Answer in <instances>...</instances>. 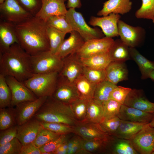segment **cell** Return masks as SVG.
Returning a JSON list of instances; mask_svg holds the SVG:
<instances>
[{
  "label": "cell",
  "instance_id": "1",
  "mask_svg": "<svg viewBox=\"0 0 154 154\" xmlns=\"http://www.w3.org/2000/svg\"><path fill=\"white\" fill-rule=\"evenodd\" d=\"M46 21L33 16L16 25L19 44L31 55L50 50Z\"/></svg>",
  "mask_w": 154,
  "mask_h": 154
},
{
  "label": "cell",
  "instance_id": "2",
  "mask_svg": "<svg viewBox=\"0 0 154 154\" xmlns=\"http://www.w3.org/2000/svg\"><path fill=\"white\" fill-rule=\"evenodd\" d=\"M30 56L17 43L0 51V74L23 82L34 74L31 68Z\"/></svg>",
  "mask_w": 154,
  "mask_h": 154
},
{
  "label": "cell",
  "instance_id": "3",
  "mask_svg": "<svg viewBox=\"0 0 154 154\" xmlns=\"http://www.w3.org/2000/svg\"><path fill=\"white\" fill-rule=\"evenodd\" d=\"M34 117L40 121L60 123L72 126L78 122L70 104L59 101L52 96L48 97Z\"/></svg>",
  "mask_w": 154,
  "mask_h": 154
},
{
  "label": "cell",
  "instance_id": "4",
  "mask_svg": "<svg viewBox=\"0 0 154 154\" xmlns=\"http://www.w3.org/2000/svg\"><path fill=\"white\" fill-rule=\"evenodd\" d=\"M31 68L33 74L59 73L63 66L62 59L50 50L31 55Z\"/></svg>",
  "mask_w": 154,
  "mask_h": 154
},
{
  "label": "cell",
  "instance_id": "5",
  "mask_svg": "<svg viewBox=\"0 0 154 154\" xmlns=\"http://www.w3.org/2000/svg\"><path fill=\"white\" fill-rule=\"evenodd\" d=\"M58 74H34L23 82L37 98L51 96L56 87Z\"/></svg>",
  "mask_w": 154,
  "mask_h": 154
},
{
  "label": "cell",
  "instance_id": "6",
  "mask_svg": "<svg viewBox=\"0 0 154 154\" xmlns=\"http://www.w3.org/2000/svg\"><path fill=\"white\" fill-rule=\"evenodd\" d=\"M65 15L72 31L78 33L85 41L105 37L100 29L97 27L93 28L89 26L82 14L76 11L75 8L69 9Z\"/></svg>",
  "mask_w": 154,
  "mask_h": 154
},
{
  "label": "cell",
  "instance_id": "7",
  "mask_svg": "<svg viewBox=\"0 0 154 154\" xmlns=\"http://www.w3.org/2000/svg\"><path fill=\"white\" fill-rule=\"evenodd\" d=\"M117 26L120 39L129 47L138 46L144 41L146 32L142 27L130 25L120 19Z\"/></svg>",
  "mask_w": 154,
  "mask_h": 154
},
{
  "label": "cell",
  "instance_id": "8",
  "mask_svg": "<svg viewBox=\"0 0 154 154\" xmlns=\"http://www.w3.org/2000/svg\"><path fill=\"white\" fill-rule=\"evenodd\" d=\"M33 16L23 9L16 0H5L0 4V20L16 25Z\"/></svg>",
  "mask_w": 154,
  "mask_h": 154
},
{
  "label": "cell",
  "instance_id": "9",
  "mask_svg": "<svg viewBox=\"0 0 154 154\" xmlns=\"http://www.w3.org/2000/svg\"><path fill=\"white\" fill-rule=\"evenodd\" d=\"M129 140L139 154H154V127L149 123Z\"/></svg>",
  "mask_w": 154,
  "mask_h": 154
},
{
  "label": "cell",
  "instance_id": "10",
  "mask_svg": "<svg viewBox=\"0 0 154 154\" xmlns=\"http://www.w3.org/2000/svg\"><path fill=\"white\" fill-rule=\"evenodd\" d=\"M47 98H37L35 100L23 102L16 106L14 108L17 125L23 124L33 118Z\"/></svg>",
  "mask_w": 154,
  "mask_h": 154
},
{
  "label": "cell",
  "instance_id": "11",
  "mask_svg": "<svg viewBox=\"0 0 154 154\" xmlns=\"http://www.w3.org/2000/svg\"><path fill=\"white\" fill-rule=\"evenodd\" d=\"M114 41L112 38L106 37L92 39L85 41L76 53L80 58H83L108 52Z\"/></svg>",
  "mask_w": 154,
  "mask_h": 154
},
{
  "label": "cell",
  "instance_id": "12",
  "mask_svg": "<svg viewBox=\"0 0 154 154\" xmlns=\"http://www.w3.org/2000/svg\"><path fill=\"white\" fill-rule=\"evenodd\" d=\"M5 77L12 93L11 107H14L23 102L35 100L37 98L23 82L13 77Z\"/></svg>",
  "mask_w": 154,
  "mask_h": 154
},
{
  "label": "cell",
  "instance_id": "13",
  "mask_svg": "<svg viewBox=\"0 0 154 154\" xmlns=\"http://www.w3.org/2000/svg\"><path fill=\"white\" fill-rule=\"evenodd\" d=\"M62 68L58 76L68 81L74 83L83 74L84 66L76 53L69 55L62 59Z\"/></svg>",
  "mask_w": 154,
  "mask_h": 154
},
{
  "label": "cell",
  "instance_id": "14",
  "mask_svg": "<svg viewBox=\"0 0 154 154\" xmlns=\"http://www.w3.org/2000/svg\"><path fill=\"white\" fill-rule=\"evenodd\" d=\"M120 18L119 14L114 13L101 17L92 16L89 24L93 27H100L105 37L112 38L119 36L117 24Z\"/></svg>",
  "mask_w": 154,
  "mask_h": 154
},
{
  "label": "cell",
  "instance_id": "15",
  "mask_svg": "<svg viewBox=\"0 0 154 154\" xmlns=\"http://www.w3.org/2000/svg\"><path fill=\"white\" fill-rule=\"evenodd\" d=\"M73 127V133L84 140L105 139L110 135L103 129L98 123L78 122Z\"/></svg>",
  "mask_w": 154,
  "mask_h": 154
},
{
  "label": "cell",
  "instance_id": "16",
  "mask_svg": "<svg viewBox=\"0 0 154 154\" xmlns=\"http://www.w3.org/2000/svg\"><path fill=\"white\" fill-rule=\"evenodd\" d=\"M52 96L59 101L68 104L79 98L74 83L69 82L59 76L56 87Z\"/></svg>",
  "mask_w": 154,
  "mask_h": 154
},
{
  "label": "cell",
  "instance_id": "17",
  "mask_svg": "<svg viewBox=\"0 0 154 154\" xmlns=\"http://www.w3.org/2000/svg\"><path fill=\"white\" fill-rule=\"evenodd\" d=\"M16 137L23 145L32 143L43 127L40 121L33 117L21 125H17Z\"/></svg>",
  "mask_w": 154,
  "mask_h": 154
},
{
  "label": "cell",
  "instance_id": "18",
  "mask_svg": "<svg viewBox=\"0 0 154 154\" xmlns=\"http://www.w3.org/2000/svg\"><path fill=\"white\" fill-rule=\"evenodd\" d=\"M124 104L154 114V103L149 101L141 90L131 89L125 99Z\"/></svg>",
  "mask_w": 154,
  "mask_h": 154
},
{
  "label": "cell",
  "instance_id": "19",
  "mask_svg": "<svg viewBox=\"0 0 154 154\" xmlns=\"http://www.w3.org/2000/svg\"><path fill=\"white\" fill-rule=\"evenodd\" d=\"M41 8L35 16L46 21L54 15H65L67 10L65 2L67 0H42Z\"/></svg>",
  "mask_w": 154,
  "mask_h": 154
},
{
  "label": "cell",
  "instance_id": "20",
  "mask_svg": "<svg viewBox=\"0 0 154 154\" xmlns=\"http://www.w3.org/2000/svg\"><path fill=\"white\" fill-rule=\"evenodd\" d=\"M70 33L69 37L64 40L56 54L62 59L76 53L85 41L77 32L72 31Z\"/></svg>",
  "mask_w": 154,
  "mask_h": 154
},
{
  "label": "cell",
  "instance_id": "21",
  "mask_svg": "<svg viewBox=\"0 0 154 154\" xmlns=\"http://www.w3.org/2000/svg\"><path fill=\"white\" fill-rule=\"evenodd\" d=\"M154 116V114L123 104L121 106L117 116L121 120L148 123L151 121Z\"/></svg>",
  "mask_w": 154,
  "mask_h": 154
},
{
  "label": "cell",
  "instance_id": "22",
  "mask_svg": "<svg viewBox=\"0 0 154 154\" xmlns=\"http://www.w3.org/2000/svg\"><path fill=\"white\" fill-rule=\"evenodd\" d=\"M16 25L12 23L0 20V51L6 50L14 44H19Z\"/></svg>",
  "mask_w": 154,
  "mask_h": 154
},
{
  "label": "cell",
  "instance_id": "23",
  "mask_svg": "<svg viewBox=\"0 0 154 154\" xmlns=\"http://www.w3.org/2000/svg\"><path fill=\"white\" fill-rule=\"evenodd\" d=\"M131 0H108L103 3L102 8L97 13L99 16H106L111 13L124 15L131 10Z\"/></svg>",
  "mask_w": 154,
  "mask_h": 154
},
{
  "label": "cell",
  "instance_id": "24",
  "mask_svg": "<svg viewBox=\"0 0 154 154\" xmlns=\"http://www.w3.org/2000/svg\"><path fill=\"white\" fill-rule=\"evenodd\" d=\"M105 70L106 80L114 84L128 79V71L124 62L112 61Z\"/></svg>",
  "mask_w": 154,
  "mask_h": 154
},
{
  "label": "cell",
  "instance_id": "25",
  "mask_svg": "<svg viewBox=\"0 0 154 154\" xmlns=\"http://www.w3.org/2000/svg\"><path fill=\"white\" fill-rule=\"evenodd\" d=\"M106 154H138L129 140L110 135L109 139Z\"/></svg>",
  "mask_w": 154,
  "mask_h": 154
},
{
  "label": "cell",
  "instance_id": "26",
  "mask_svg": "<svg viewBox=\"0 0 154 154\" xmlns=\"http://www.w3.org/2000/svg\"><path fill=\"white\" fill-rule=\"evenodd\" d=\"M149 123L135 122L121 120L118 129L111 135L118 138L129 140Z\"/></svg>",
  "mask_w": 154,
  "mask_h": 154
},
{
  "label": "cell",
  "instance_id": "27",
  "mask_svg": "<svg viewBox=\"0 0 154 154\" xmlns=\"http://www.w3.org/2000/svg\"><path fill=\"white\" fill-rule=\"evenodd\" d=\"M131 58L139 67L141 74V78L144 80L149 78L154 70V61L150 60L143 56L135 48L129 47Z\"/></svg>",
  "mask_w": 154,
  "mask_h": 154
},
{
  "label": "cell",
  "instance_id": "28",
  "mask_svg": "<svg viewBox=\"0 0 154 154\" xmlns=\"http://www.w3.org/2000/svg\"><path fill=\"white\" fill-rule=\"evenodd\" d=\"M108 53L112 61L125 62L131 58L129 47L120 39L114 40Z\"/></svg>",
  "mask_w": 154,
  "mask_h": 154
},
{
  "label": "cell",
  "instance_id": "29",
  "mask_svg": "<svg viewBox=\"0 0 154 154\" xmlns=\"http://www.w3.org/2000/svg\"><path fill=\"white\" fill-rule=\"evenodd\" d=\"M80 98L89 101L94 99L95 84L89 81L83 75L74 82Z\"/></svg>",
  "mask_w": 154,
  "mask_h": 154
},
{
  "label": "cell",
  "instance_id": "30",
  "mask_svg": "<svg viewBox=\"0 0 154 154\" xmlns=\"http://www.w3.org/2000/svg\"><path fill=\"white\" fill-rule=\"evenodd\" d=\"M80 60L84 66L101 70H105L112 62L108 52L86 58H80Z\"/></svg>",
  "mask_w": 154,
  "mask_h": 154
},
{
  "label": "cell",
  "instance_id": "31",
  "mask_svg": "<svg viewBox=\"0 0 154 154\" xmlns=\"http://www.w3.org/2000/svg\"><path fill=\"white\" fill-rule=\"evenodd\" d=\"M110 135L107 138L102 139L86 140L83 139L82 149L87 154H106L109 139Z\"/></svg>",
  "mask_w": 154,
  "mask_h": 154
},
{
  "label": "cell",
  "instance_id": "32",
  "mask_svg": "<svg viewBox=\"0 0 154 154\" xmlns=\"http://www.w3.org/2000/svg\"><path fill=\"white\" fill-rule=\"evenodd\" d=\"M103 115L102 104L93 99L88 101L86 115L83 122L99 123Z\"/></svg>",
  "mask_w": 154,
  "mask_h": 154
},
{
  "label": "cell",
  "instance_id": "33",
  "mask_svg": "<svg viewBox=\"0 0 154 154\" xmlns=\"http://www.w3.org/2000/svg\"><path fill=\"white\" fill-rule=\"evenodd\" d=\"M117 86L106 80L101 82L96 85L94 99L102 104L110 99L111 92Z\"/></svg>",
  "mask_w": 154,
  "mask_h": 154
},
{
  "label": "cell",
  "instance_id": "34",
  "mask_svg": "<svg viewBox=\"0 0 154 154\" xmlns=\"http://www.w3.org/2000/svg\"><path fill=\"white\" fill-rule=\"evenodd\" d=\"M47 31L49 42L50 50L56 54L64 40L66 34L48 25Z\"/></svg>",
  "mask_w": 154,
  "mask_h": 154
},
{
  "label": "cell",
  "instance_id": "35",
  "mask_svg": "<svg viewBox=\"0 0 154 154\" xmlns=\"http://www.w3.org/2000/svg\"><path fill=\"white\" fill-rule=\"evenodd\" d=\"M17 125L14 107L0 108V130Z\"/></svg>",
  "mask_w": 154,
  "mask_h": 154
},
{
  "label": "cell",
  "instance_id": "36",
  "mask_svg": "<svg viewBox=\"0 0 154 154\" xmlns=\"http://www.w3.org/2000/svg\"><path fill=\"white\" fill-rule=\"evenodd\" d=\"M45 21L47 25L66 34L70 33L72 31L65 15L52 16Z\"/></svg>",
  "mask_w": 154,
  "mask_h": 154
},
{
  "label": "cell",
  "instance_id": "37",
  "mask_svg": "<svg viewBox=\"0 0 154 154\" xmlns=\"http://www.w3.org/2000/svg\"><path fill=\"white\" fill-rule=\"evenodd\" d=\"M88 101L78 98L70 105L74 115L78 122L84 121L86 115Z\"/></svg>",
  "mask_w": 154,
  "mask_h": 154
},
{
  "label": "cell",
  "instance_id": "38",
  "mask_svg": "<svg viewBox=\"0 0 154 154\" xmlns=\"http://www.w3.org/2000/svg\"><path fill=\"white\" fill-rule=\"evenodd\" d=\"M12 99L11 92L5 77L0 74V108L11 107Z\"/></svg>",
  "mask_w": 154,
  "mask_h": 154
},
{
  "label": "cell",
  "instance_id": "39",
  "mask_svg": "<svg viewBox=\"0 0 154 154\" xmlns=\"http://www.w3.org/2000/svg\"><path fill=\"white\" fill-rule=\"evenodd\" d=\"M42 127L58 134L65 135L73 133V126L58 122L40 121Z\"/></svg>",
  "mask_w": 154,
  "mask_h": 154
},
{
  "label": "cell",
  "instance_id": "40",
  "mask_svg": "<svg viewBox=\"0 0 154 154\" xmlns=\"http://www.w3.org/2000/svg\"><path fill=\"white\" fill-rule=\"evenodd\" d=\"M142 4L135 12L137 19L152 20L154 17V0H141Z\"/></svg>",
  "mask_w": 154,
  "mask_h": 154
},
{
  "label": "cell",
  "instance_id": "41",
  "mask_svg": "<svg viewBox=\"0 0 154 154\" xmlns=\"http://www.w3.org/2000/svg\"><path fill=\"white\" fill-rule=\"evenodd\" d=\"M82 74L89 81L96 85L106 80L105 70L97 69L84 66Z\"/></svg>",
  "mask_w": 154,
  "mask_h": 154
},
{
  "label": "cell",
  "instance_id": "42",
  "mask_svg": "<svg viewBox=\"0 0 154 154\" xmlns=\"http://www.w3.org/2000/svg\"><path fill=\"white\" fill-rule=\"evenodd\" d=\"M72 133L60 135L46 143L39 148L41 153L47 152L48 154H53V152L57 148L71 136Z\"/></svg>",
  "mask_w": 154,
  "mask_h": 154
},
{
  "label": "cell",
  "instance_id": "43",
  "mask_svg": "<svg viewBox=\"0 0 154 154\" xmlns=\"http://www.w3.org/2000/svg\"><path fill=\"white\" fill-rule=\"evenodd\" d=\"M121 120L118 116L103 118L99 123L107 133L112 135L118 129Z\"/></svg>",
  "mask_w": 154,
  "mask_h": 154
},
{
  "label": "cell",
  "instance_id": "44",
  "mask_svg": "<svg viewBox=\"0 0 154 154\" xmlns=\"http://www.w3.org/2000/svg\"><path fill=\"white\" fill-rule=\"evenodd\" d=\"M60 135L43 128L40 130L35 139L32 143L36 147L40 148Z\"/></svg>",
  "mask_w": 154,
  "mask_h": 154
},
{
  "label": "cell",
  "instance_id": "45",
  "mask_svg": "<svg viewBox=\"0 0 154 154\" xmlns=\"http://www.w3.org/2000/svg\"><path fill=\"white\" fill-rule=\"evenodd\" d=\"M102 104L104 112L103 118L117 116L122 105L120 103L111 99Z\"/></svg>",
  "mask_w": 154,
  "mask_h": 154
},
{
  "label": "cell",
  "instance_id": "46",
  "mask_svg": "<svg viewBox=\"0 0 154 154\" xmlns=\"http://www.w3.org/2000/svg\"><path fill=\"white\" fill-rule=\"evenodd\" d=\"M23 145L15 138L11 141L0 146V154H20Z\"/></svg>",
  "mask_w": 154,
  "mask_h": 154
},
{
  "label": "cell",
  "instance_id": "47",
  "mask_svg": "<svg viewBox=\"0 0 154 154\" xmlns=\"http://www.w3.org/2000/svg\"><path fill=\"white\" fill-rule=\"evenodd\" d=\"M25 11L35 16L40 10L42 0H16Z\"/></svg>",
  "mask_w": 154,
  "mask_h": 154
},
{
  "label": "cell",
  "instance_id": "48",
  "mask_svg": "<svg viewBox=\"0 0 154 154\" xmlns=\"http://www.w3.org/2000/svg\"><path fill=\"white\" fill-rule=\"evenodd\" d=\"M132 89L117 86L110 95V99L114 100L122 105L124 104L125 99Z\"/></svg>",
  "mask_w": 154,
  "mask_h": 154
},
{
  "label": "cell",
  "instance_id": "49",
  "mask_svg": "<svg viewBox=\"0 0 154 154\" xmlns=\"http://www.w3.org/2000/svg\"><path fill=\"white\" fill-rule=\"evenodd\" d=\"M17 125L6 129L0 130V146L2 145L16 137L17 133Z\"/></svg>",
  "mask_w": 154,
  "mask_h": 154
},
{
  "label": "cell",
  "instance_id": "50",
  "mask_svg": "<svg viewBox=\"0 0 154 154\" xmlns=\"http://www.w3.org/2000/svg\"><path fill=\"white\" fill-rule=\"evenodd\" d=\"M72 148V154H78L82 149L83 139L74 134Z\"/></svg>",
  "mask_w": 154,
  "mask_h": 154
},
{
  "label": "cell",
  "instance_id": "51",
  "mask_svg": "<svg viewBox=\"0 0 154 154\" xmlns=\"http://www.w3.org/2000/svg\"><path fill=\"white\" fill-rule=\"evenodd\" d=\"M20 154H41L39 148L33 143L23 145Z\"/></svg>",
  "mask_w": 154,
  "mask_h": 154
},
{
  "label": "cell",
  "instance_id": "52",
  "mask_svg": "<svg viewBox=\"0 0 154 154\" xmlns=\"http://www.w3.org/2000/svg\"><path fill=\"white\" fill-rule=\"evenodd\" d=\"M69 138L61 146L57 148L53 152V154H67L68 149V141Z\"/></svg>",
  "mask_w": 154,
  "mask_h": 154
},
{
  "label": "cell",
  "instance_id": "53",
  "mask_svg": "<svg viewBox=\"0 0 154 154\" xmlns=\"http://www.w3.org/2000/svg\"><path fill=\"white\" fill-rule=\"evenodd\" d=\"M82 6L81 0H68L66 7L70 8H80Z\"/></svg>",
  "mask_w": 154,
  "mask_h": 154
},
{
  "label": "cell",
  "instance_id": "54",
  "mask_svg": "<svg viewBox=\"0 0 154 154\" xmlns=\"http://www.w3.org/2000/svg\"><path fill=\"white\" fill-rule=\"evenodd\" d=\"M149 78L154 81V70L151 73L149 76Z\"/></svg>",
  "mask_w": 154,
  "mask_h": 154
},
{
  "label": "cell",
  "instance_id": "55",
  "mask_svg": "<svg viewBox=\"0 0 154 154\" xmlns=\"http://www.w3.org/2000/svg\"><path fill=\"white\" fill-rule=\"evenodd\" d=\"M149 125L150 126L154 127V116L152 120L149 123Z\"/></svg>",
  "mask_w": 154,
  "mask_h": 154
},
{
  "label": "cell",
  "instance_id": "56",
  "mask_svg": "<svg viewBox=\"0 0 154 154\" xmlns=\"http://www.w3.org/2000/svg\"><path fill=\"white\" fill-rule=\"evenodd\" d=\"M5 0H0V4L3 3Z\"/></svg>",
  "mask_w": 154,
  "mask_h": 154
},
{
  "label": "cell",
  "instance_id": "57",
  "mask_svg": "<svg viewBox=\"0 0 154 154\" xmlns=\"http://www.w3.org/2000/svg\"><path fill=\"white\" fill-rule=\"evenodd\" d=\"M152 22L153 24H154V17H153V19H152Z\"/></svg>",
  "mask_w": 154,
  "mask_h": 154
}]
</instances>
